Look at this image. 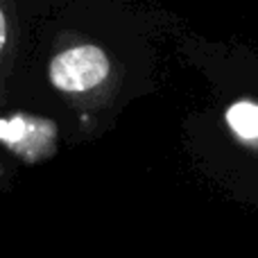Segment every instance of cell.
Listing matches in <instances>:
<instances>
[{"instance_id": "6da1fadb", "label": "cell", "mask_w": 258, "mask_h": 258, "mask_svg": "<svg viewBox=\"0 0 258 258\" xmlns=\"http://www.w3.org/2000/svg\"><path fill=\"white\" fill-rule=\"evenodd\" d=\"M109 73V59L102 50L93 45H80V48L66 50L57 54L50 63V77L54 86L61 91L80 93L98 86Z\"/></svg>"}, {"instance_id": "7a4b0ae2", "label": "cell", "mask_w": 258, "mask_h": 258, "mask_svg": "<svg viewBox=\"0 0 258 258\" xmlns=\"http://www.w3.org/2000/svg\"><path fill=\"white\" fill-rule=\"evenodd\" d=\"M227 120L240 138H247V141H256L258 138V104L251 102L233 104L227 113Z\"/></svg>"}, {"instance_id": "3957f363", "label": "cell", "mask_w": 258, "mask_h": 258, "mask_svg": "<svg viewBox=\"0 0 258 258\" xmlns=\"http://www.w3.org/2000/svg\"><path fill=\"white\" fill-rule=\"evenodd\" d=\"M27 132V125L23 118H12V120H0V141L5 143H18L23 141Z\"/></svg>"}, {"instance_id": "277c9868", "label": "cell", "mask_w": 258, "mask_h": 258, "mask_svg": "<svg viewBox=\"0 0 258 258\" xmlns=\"http://www.w3.org/2000/svg\"><path fill=\"white\" fill-rule=\"evenodd\" d=\"M3 45H5V16L0 12V50H3Z\"/></svg>"}]
</instances>
